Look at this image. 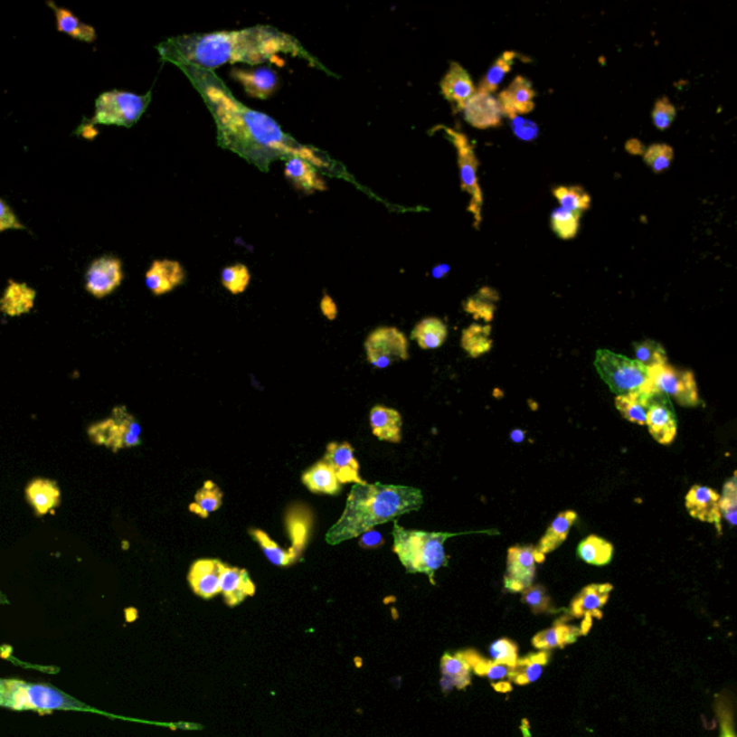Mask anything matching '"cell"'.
<instances>
[{
  "instance_id": "cell-1",
  "label": "cell",
  "mask_w": 737,
  "mask_h": 737,
  "mask_svg": "<svg viewBox=\"0 0 737 737\" xmlns=\"http://www.w3.org/2000/svg\"><path fill=\"white\" fill-rule=\"evenodd\" d=\"M180 70L191 80L211 111L221 147L235 153L262 172H269L277 160L286 162L289 157H301L316 167L330 166V160L316 148L301 145L282 130L274 118L241 103L213 71L194 67Z\"/></svg>"
},
{
  "instance_id": "cell-2",
  "label": "cell",
  "mask_w": 737,
  "mask_h": 737,
  "mask_svg": "<svg viewBox=\"0 0 737 737\" xmlns=\"http://www.w3.org/2000/svg\"><path fill=\"white\" fill-rule=\"evenodd\" d=\"M162 61L177 67L213 71L228 64L257 67L264 62L284 65L281 57L291 55L311 60L296 36L269 25H255L240 31L191 33L169 38L156 46Z\"/></svg>"
},
{
  "instance_id": "cell-3",
  "label": "cell",
  "mask_w": 737,
  "mask_h": 737,
  "mask_svg": "<svg viewBox=\"0 0 737 737\" xmlns=\"http://www.w3.org/2000/svg\"><path fill=\"white\" fill-rule=\"evenodd\" d=\"M422 505L423 496L420 488L381 483L353 484L346 507L340 519L328 530L326 542L339 544L364 536L379 524L417 512Z\"/></svg>"
},
{
  "instance_id": "cell-4",
  "label": "cell",
  "mask_w": 737,
  "mask_h": 737,
  "mask_svg": "<svg viewBox=\"0 0 737 737\" xmlns=\"http://www.w3.org/2000/svg\"><path fill=\"white\" fill-rule=\"evenodd\" d=\"M393 552L408 573H423L435 583L438 569L449 566V556L445 553V542L457 536L452 533L423 532L408 530L393 524Z\"/></svg>"
},
{
  "instance_id": "cell-5",
  "label": "cell",
  "mask_w": 737,
  "mask_h": 737,
  "mask_svg": "<svg viewBox=\"0 0 737 737\" xmlns=\"http://www.w3.org/2000/svg\"><path fill=\"white\" fill-rule=\"evenodd\" d=\"M0 705L14 710H36L41 714L55 710H89L58 688L22 680H0Z\"/></svg>"
},
{
  "instance_id": "cell-6",
  "label": "cell",
  "mask_w": 737,
  "mask_h": 737,
  "mask_svg": "<svg viewBox=\"0 0 737 737\" xmlns=\"http://www.w3.org/2000/svg\"><path fill=\"white\" fill-rule=\"evenodd\" d=\"M595 367L610 391L617 396L656 395L649 369L637 360L600 349L595 354Z\"/></svg>"
},
{
  "instance_id": "cell-7",
  "label": "cell",
  "mask_w": 737,
  "mask_h": 737,
  "mask_svg": "<svg viewBox=\"0 0 737 737\" xmlns=\"http://www.w3.org/2000/svg\"><path fill=\"white\" fill-rule=\"evenodd\" d=\"M152 101V92L138 96L136 92L111 90L96 99V109L91 120L80 126V130L94 126H116L130 128L140 120Z\"/></svg>"
},
{
  "instance_id": "cell-8",
  "label": "cell",
  "mask_w": 737,
  "mask_h": 737,
  "mask_svg": "<svg viewBox=\"0 0 737 737\" xmlns=\"http://www.w3.org/2000/svg\"><path fill=\"white\" fill-rule=\"evenodd\" d=\"M89 437L94 444L117 452L141 444V427L126 406H116L107 420L92 423Z\"/></svg>"
},
{
  "instance_id": "cell-9",
  "label": "cell",
  "mask_w": 737,
  "mask_h": 737,
  "mask_svg": "<svg viewBox=\"0 0 737 737\" xmlns=\"http://www.w3.org/2000/svg\"><path fill=\"white\" fill-rule=\"evenodd\" d=\"M449 136L454 147L457 150V159H458L459 177H461V189L469 194L468 211L473 213L474 226L476 230L480 228L481 211H483L484 196L478 180V159H477L476 150L471 145L468 136L456 128H442Z\"/></svg>"
},
{
  "instance_id": "cell-10",
  "label": "cell",
  "mask_w": 737,
  "mask_h": 737,
  "mask_svg": "<svg viewBox=\"0 0 737 737\" xmlns=\"http://www.w3.org/2000/svg\"><path fill=\"white\" fill-rule=\"evenodd\" d=\"M649 374L657 393L668 396L678 405L685 408L702 405L699 389L692 371L676 369L667 364L649 369Z\"/></svg>"
},
{
  "instance_id": "cell-11",
  "label": "cell",
  "mask_w": 737,
  "mask_h": 737,
  "mask_svg": "<svg viewBox=\"0 0 737 737\" xmlns=\"http://www.w3.org/2000/svg\"><path fill=\"white\" fill-rule=\"evenodd\" d=\"M367 360L372 366L385 369L391 364L410 359V342L396 327H379L364 342Z\"/></svg>"
},
{
  "instance_id": "cell-12",
  "label": "cell",
  "mask_w": 737,
  "mask_h": 737,
  "mask_svg": "<svg viewBox=\"0 0 737 737\" xmlns=\"http://www.w3.org/2000/svg\"><path fill=\"white\" fill-rule=\"evenodd\" d=\"M546 561V556L536 546H512L507 552V569L505 588L508 592L522 593L533 585L537 564Z\"/></svg>"
},
{
  "instance_id": "cell-13",
  "label": "cell",
  "mask_w": 737,
  "mask_h": 737,
  "mask_svg": "<svg viewBox=\"0 0 737 737\" xmlns=\"http://www.w3.org/2000/svg\"><path fill=\"white\" fill-rule=\"evenodd\" d=\"M123 264L114 255L96 258L85 272V289L96 298H104L123 282Z\"/></svg>"
},
{
  "instance_id": "cell-14",
  "label": "cell",
  "mask_w": 737,
  "mask_h": 737,
  "mask_svg": "<svg viewBox=\"0 0 737 737\" xmlns=\"http://www.w3.org/2000/svg\"><path fill=\"white\" fill-rule=\"evenodd\" d=\"M231 77L240 82L248 96L252 99H271L279 90V77L277 71L265 65L233 68L231 71Z\"/></svg>"
},
{
  "instance_id": "cell-15",
  "label": "cell",
  "mask_w": 737,
  "mask_h": 737,
  "mask_svg": "<svg viewBox=\"0 0 737 737\" xmlns=\"http://www.w3.org/2000/svg\"><path fill=\"white\" fill-rule=\"evenodd\" d=\"M646 425L649 434L658 444H673L677 437V418L670 401L661 393H656L649 401Z\"/></svg>"
},
{
  "instance_id": "cell-16",
  "label": "cell",
  "mask_w": 737,
  "mask_h": 737,
  "mask_svg": "<svg viewBox=\"0 0 737 737\" xmlns=\"http://www.w3.org/2000/svg\"><path fill=\"white\" fill-rule=\"evenodd\" d=\"M614 586L610 583H592L583 588L572 600L569 608L571 618H583L592 624L593 618H602V609L609 600Z\"/></svg>"
},
{
  "instance_id": "cell-17",
  "label": "cell",
  "mask_w": 737,
  "mask_h": 737,
  "mask_svg": "<svg viewBox=\"0 0 737 737\" xmlns=\"http://www.w3.org/2000/svg\"><path fill=\"white\" fill-rule=\"evenodd\" d=\"M720 494L705 486H693L685 496L688 515L700 522L712 523L722 534V515L719 510Z\"/></svg>"
},
{
  "instance_id": "cell-18",
  "label": "cell",
  "mask_w": 737,
  "mask_h": 737,
  "mask_svg": "<svg viewBox=\"0 0 737 737\" xmlns=\"http://www.w3.org/2000/svg\"><path fill=\"white\" fill-rule=\"evenodd\" d=\"M462 113L467 123L480 130L500 128L505 117L500 101L491 94H474L462 109Z\"/></svg>"
},
{
  "instance_id": "cell-19",
  "label": "cell",
  "mask_w": 737,
  "mask_h": 737,
  "mask_svg": "<svg viewBox=\"0 0 737 737\" xmlns=\"http://www.w3.org/2000/svg\"><path fill=\"white\" fill-rule=\"evenodd\" d=\"M439 87H441L442 96L456 107V111H462V109L476 94L473 80L469 77L466 68L458 62L449 64L447 74L439 82Z\"/></svg>"
},
{
  "instance_id": "cell-20",
  "label": "cell",
  "mask_w": 737,
  "mask_h": 737,
  "mask_svg": "<svg viewBox=\"0 0 737 737\" xmlns=\"http://www.w3.org/2000/svg\"><path fill=\"white\" fill-rule=\"evenodd\" d=\"M219 590L228 607H238L247 598L254 597L257 588L247 569L232 568L222 563Z\"/></svg>"
},
{
  "instance_id": "cell-21",
  "label": "cell",
  "mask_w": 737,
  "mask_h": 737,
  "mask_svg": "<svg viewBox=\"0 0 737 737\" xmlns=\"http://www.w3.org/2000/svg\"><path fill=\"white\" fill-rule=\"evenodd\" d=\"M326 462L332 467L337 480L342 484H364L366 481L360 477L359 462L354 457V449L349 442H330L326 449Z\"/></svg>"
},
{
  "instance_id": "cell-22",
  "label": "cell",
  "mask_w": 737,
  "mask_h": 737,
  "mask_svg": "<svg viewBox=\"0 0 737 737\" xmlns=\"http://www.w3.org/2000/svg\"><path fill=\"white\" fill-rule=\"evenodd\" d=\"M534 97L536 91L533 89L532 81L529 78L519 75L505 91L500 92L498 101L505 116H524L534 109Z\"/></svg>"
},
{
  "instance_id": "cell-23",
  "label": "cell",
  "mask_w": 737,
  "mask_h": 737,
  "mask_svg": "<svg viewBox=\"0 0 737 737\" xmlns=\"http://www.w3.org/2000/svg\"><path fill=\"white\" fill-rule=\"evenodd\" d=\"M221 568L222 562L218 559H199L189 569L187 581L199 598L211 600L221 593Z\"/></svg>"
},
{
  "instance_id": "cell-24",
  "label": "cell",
  "mask_w": 737,
  "mask_h": 737,
  "mask_svg": "<svg viewBox=\"0 0 737 737\" xmlns=\"http://www.w3.org/2000/svg\"><path fill=\"white\" fill-rule=\"evenodd\" d=\"M184 277L186 274L180 262L172 261V260H157L146 272L145 281L147 288L155 296H163L182 286Z\"/></svg>"
},
{
  "instance_id": "cell-25",
  "label": "cell",
  "mask_w": 737,
  "mask_h": 737,
  "mask_svg": "<svg viewBox=\"0 0 737 737\" xmlns=\"http://www.w3.org/2000/svg\"><path fill=\"white\" fill-rule=\"evenodd\" d=\"M284 174L293 186L304 194H310L327 189L325 180L321 179L318 175L317 167L301 157L287 159L284 165Z\"/></svg>"
},
{
  "instance_id": "cell-26",
  "label": "cell",
  "mask_w": 737,
  "mask_h": 737,
  "mask_svg": "<svg viewBox=\"0 0 737 737\" xmlns=\"http://www.w3.org/2000/svg\"><path fill=\"white\" fill-rule=\"evenodd\" d=\"M26 500L36 515H45L61 505V490L55 481L35 478L25 490Z\"/></svg>"
},
{
  "instance_id": "cell-27",
  "label": "cell",
  "mask_w": 737,
  "mask_h": 737,
  "mask_svg": "<svg viewBox=\"0 0 737 737\" xmlns=\"http://www.w3.org/2000/svg\"><path fill=\"white\" fill-rule=\"evenodd\" d=\"M582 635H586L582 625L576 627V625H569L564 624L563 621H558L552 628L537 632V634L533 637V646L536 647L540 651L564 648V647L571 646L573 642L578 641L579 637H582Z\"/></svg>"
},
{
  "instance_id": "cell-28",
  "label": "cell",
  "mask_w": 737,
  "mask_h": 737,
  "mask_svg": "<svg viewBox=\"0 0 737 737\" xmlns=\"http://www.w3.org/2000/svg\"><path fill=\"white\" fill-rule=\"evenodd\" d=\"M402 417L388 406H374L371 411V427L374 437L382 441L399 444L402 441Z\"/></svg>"
},
{
  "instance_id": "cell-29",
  "label": "cell",
  "mask_w": 737,
  "mask_h": 737,
  "mask_svg": "<svg viewBox=\"0 0 737 737\" xmlns=\"http://www.w3.org/2000/svg\"><path fill=\"white\" fill-rule=\"evenodd\" d=\"M462 654L466 657V660L468 661L471 671H474L480 677L488 678L497 692L508 693L512 690V683L508 681L510 667H506L503 664L496 663L493 660H486L474 649L462 651Z\"/></svg>"
},
{
  "instance_id": "cell-30",
  "label": "cell",
  "mask_w": 737,
  "mask_h": 737,
  "mask_svg": "<svg viewBox=\"0 0 737 737\" xmlns=\"http://www.w3.org/2000/svg\"><path fill=\"white\" fill-rule=\"evenodd\" d=\"M35 298L36 291L31 288L28 284L11 281L4 296L0 298V310L4 311L5 315L12 316V317L26 315L35 306Z\"/></svg>"
},
{
  "instance_id": "cell-31",
  "label": "cell",
  "mask_w": 737,
  "mask_h": 737,
  "mask_svg": "<svg viewBox=\"0 0 737 737\" xmlns=\"http://www.w3.org/2000/svg\"><path fill=\"white\" fill-rule=\"evenodd\" d=\"M549 660H551L549 651H539V653L529 654V656L519 658L517 663L510 668L508 681L517 685L534 683L543 674L544 667H546Z\"/></svg>"
},
{
  "instance_id": "cell-32",
  "label": "cell",
  "mask_w": 737,
  "mask_h": 737,
  "mask_svg": "<svg viewBox=\"0 0 737 737\" xmlns=\"http://www.w3.org/2000/svg\"><path fill=\"white\" fill-rule=\"evenodd\" d=\"M576 520H578V513L573 512V510L559 513L556 519L551 523V526L544 533V536L537 543V551L544 554V556L556 551L568 539L569 532H571L572 526L575 524Z\"/></svg>"
},
{
  "instance_id": "cell-33",
  "label": "cell",
  "mask_w": 737,
  "mask_h": 737,
  "mask_svg": "<svg viewBox=\"0 0 737 737\" xmlns=\"http://www.w3.org/2000/svg\"><path fill=\"white\" fill-rule=\"evenodd\" d=\"M301 480L311 493L335 496L342 491V484L337 480L332 467L328 466L325 459L316 462L315 466L303 474Z\"/></svg>"
},
{
  "instance_id": "cell-34",
  "label": "cell",
  "mask_w": 737,
  "mask_h": 737,
  "mask_svg": "<svg viewBox=\"0 0 737 737\" xmlns=\"http://www.w3.org/2000/svg\"><path fill=\"white\" fill-rule=\"evenodd\" d=\"M46 5L55 14L58 33H65V35L82 41V43H92L96 41V29L92 28L91 25H87L84 22L80 21L72 12L64 9V7L57 6L53 2H46Z\"/></svg>"
},
{
  "instance_id": "cell-35",
  "label": "cell",
  "mask_w": 737,
  "mask_h": 737,
  "mask_svg": "<svg viewBox=\"0 0 737 737\" xmlns=\"http://www.w3.org/2000/svg\"><path fill=\"white\" fill-rule=\"evenodd\" d=\"M447 337H449V328L444 321L437 317L423 318L411 333V339L415 340L418 346L423 350H435L441 347Z\"/></svg>"
},
{
  "instance_id": "cell-36",
  "label": "cell",
  "mask_w": 737,
  "mask_h": 737,
  "mask_svg": "<svg viewBox=\"0 0 737 737\" xmlns=\"http://www.w3.org/2000/svg\"><path fill=\"white\" fill-rule=\"evenodd\" d=\"M442 678L452 687L464 690L471 683V667L462 653L444 654L441 658Z\"/></svg>"
},
{
  "instance_id": "cell-37",
  "label": "cell",
  "mask_w": 737,
  "mask_h": 737,
  "mask_svg": "<svg viewBox=\"0 0 737 737\" xmlns=\"http://www.w3.org/2000/svg\"><path fill=\"white\" fill-rule=\"evenodd\" d=\"M498 298H500V296H498L496 289L491 288V287H483L478 293L469 297L468 300L464 303V310L477 320L490 323L494 318V315H496Z\"/></svg>"
},
{
  "instance_id": "cell-38",
  "label": "cell",
  "mask_w": 737,
  "mask_h": 737,
  "mask_svg": "<svg viewBox=\"0 0 737 737\" xmlns=\"http://www.w3.org/2000/svg\"><path fill=\"white\" fill-rule=\"evenodd\" d=\"M578 556L586 563L605 566L612 561L614 546L602 537L592 534L579 543Z\"/></svg>"
},
{
  "instance_id": "cell-39",
  "label": "cell",
  "mask_w": 737,
  "mask_h": 737,
  "mask_svg": "<svg viewBox=\"0 0 737 737\" xmlns=\"http://www.w3.org/2000/svg\"><path fill=\"white\" fill-rule=\"evenodd\" d=\"M515 58H517V53L513 52V51H506V52L501 53L500 57L494 61V64L487 71V74L484 75L478 89L476 90V94H491L493 96V92L497 91L498 85L505 80L506 75L512 71Z\"/></svg>"
},
{
  "instance_id": "cell-40",
  "label": "cell",
  "mask_w": 737,
  "mask_h": 737,
  "mask_svg": "<svg viewBox=\"0 0 737 737\" xmlns=\"http://www.w3.org/2000/svg\"><path fill=\"white\" fill-rule=\"evenodd\" d=\"M462 349L468 353V356L478 357L484 353L490 352L493 347L491 340L490 325H471L464 330L461 337Z\"/></svg>"
},
{
  "instance_id": "cell-41",
  "label": "cell",
  "mask_w": 737,
  "mask_h": 737,
  "mask_svg": "<svg viewBox=\"0 0 737 737\" xmlns=\"http://www.w3.org/2000/svg\"><path fill=\"white\" fill-rule=\"evenodd\" d=\"M654 395H627L617 396L615 406L618 412L621 413L625 420L637 425H646L647 412H648L649 401Z\"/></svg>"
},
{
  "instance_id": "cell-42",
  "label": "cell",
  "mask_w": 737,
  "mask_h": 737,
  "mask_svg": "<svg viewBox=\"0 0 737 737\" xmlns=\"http://www.w3.org/2000/svg\"><path fill=\"white\" fill-rule=\"evenodd\" d=\"M222 500L223 494L221 488L215 483L206 481L203 487L194 496V501L189 506V510L205 519L222 506Z\"/></svg>"
},
{
  "instance_id": "cell-43",
  "label": "cell",
  "mask_w": 737,
  "mask_h": 737,
  "mask_svg": "<svg viewBox=\"0 0 737 737\" xmlns=\"http://www.w3.org/2000/svg\"><path fill=\"white\" fill-rule=\"evenodd\" d=\"M632 347H634V360L647 369L668 364L667 352L661 343L654 342V340H642V342L634 343Z\"/></svg>"
},
{
  "instance_id": "cell-44",
  "label": "cell",
  "mask_w": 737,
  "mask_h": 737,
  "mask_svg": "<svg viewBox=\"0 0 737 737\" xmlns=\"http://www.w3.org/2000/svg\"><path fill=\"white\" fill-rule=\"evenodd\" d=\"M553 196L558 199L561 208L566 211H588L591 206V196L582 186H558L553 189Z\"/></svg>"
},
{
  "instance_id": "cell-45",
  "label": "cell",
  "mask_w": 737,
  "mask_h": 737,
  "mask_svg": "<svg viewBox=\"0 0 737 737\" xmlns=\"http://www.w3.org/2000/svg\"><path fill=\"white\" fill-rule=\"evenodd\" d=\"M250 534L261 547L265 558L269 559L272 564H276V566H291V564L296 563V559L288 553V551L281 549L264 530L250 529Z\"/></svg>"
},
{
  "instance_id": "cell-46",
  "label": "cell",
  "mask_w": 737,
  "mask_h": 737,
  "mask_svg": "<svg viewBox=\"0 0 737 737\" xmlns=\"http://www.w3.org/2000/svg\"><path fill=\"white\" fill-rule=\"evenodd\" d=\"M581 212L566 211L563 208L554 209L552 212V230L562 240H573L578 235L579 223H581Z\"/></svg>"
},
{
  "instance_id": "cell-47",
  "label": "cell",
  "mask_w": 737,
  "mask_h": 737,
  "mask_svg": "<svg viewBox=\"0 0 737 737\" xmlns=\"http://www.w3.org/2000/svg\"><path fill=\"white\" fill-rule=\"evenodd\" d=\"M221 282L230 293L242 294L250 286V269L244 264L230 265L221 272Z\"/></svg>"
},
{
  "instance_id": "cell-48",
  "label": "cell",
  "mask_w": 737,
  "mask_h": 737,
  "mask_svg": "<svg viewBox=\"0 0 737 737\" xmlns=\"http://www.w3.org/2000/svg\"><path fill=\"white\" fill-rule=\"evenodd\" d=\"M719 510L722 520L729 522L732 527L737 524V478L736 474L723 486V494L719 498Z\"/></svg>"
},
{
  "instance_id": "cell-49",
  "label": "cell",
  "mask_w": 737,
  "mask_h": 737,
  "mask_svg": "<svg viewBox=\"0 0 737 737\" xmlns=\"http://www.w3.org/2000/svg\"><path fill=\"white\" fill-rule=\"evenodd\" d=\"M674 160V150L671 146L663 145H651L646 148L644 152V162L653 169L654 174H663L666 170L670 169L671 162Z\"/></svg>"
},
{
  "instance_id": "cell-50",
  "label": "cell",
  "mask_w": 737,
  "mask_h": 737,
  "mask_svg": "<svg viewBox=\"0 0 737 737\" xmlns=\"http://www.w3.org/2000/svg\"><path fill=\"white\" fill-rule=\"evenodd\" d=\"M523 602L533 610V614H547L553 612V602H552L546 588L542 585H532L522 592Z\"/></svg>"
},
{
  "instance_id": "cell-51",
  "label": "cell",
  "mask_w": 737,
  "mask_h": 737,
  "mask_svg": "<svg viewBox=\"0 0 737 737\" xmlns=\"http://www.w3.org/2000/svg\"><path fill=\"white\" fill-rule=\"evenodd\" d=\"M491 660L512 668L519 660V647L512 639L501 638L490 646Z\"/></svg>"
},
{
  "instance_id": "cell-52",
  "label": "cell",
  "mask_w": 737,
  "mask_h": 737,
  "mask_svg": "<svg viewBox=\"0 0 737 737\" xmlns=\"http://www.w3.org/2000/svg\"><path fill=\"white\" fill-rule=\"evenodd\" d=\"M676 117H677V109L668 97H661L657 99L653 109V123L658 130H667L676 120Z\"/></svg>"
},
{
  "instance_id": "cell-53",
  "label": "cell",
  "mask_w": 737,
  "mask_h": 737,
  "mask_svg": "<svg viewBox=\"0 0 737 737\" xmlns=\"http://www.w3.org/2000/svg\"><path fill=\"white\" fill-rule=\"evenodd\" d=\"M508 118H510V124H512V130L515 137L524 141H533L539 137V124L532 120H526L522 116H512L508 117Z\"/></svg>"
},
{
  "instance_id": "cell-54",
  "label": "cell",
  "mask_w": 737,
  "mask_h": 737,
  "mask_svg": "<svg viewBox=\"0 0 737 737\" xmlns=\"http://www.w3.org/2000/svg\"><path fill=\"white\" fill-rule=\"evenodd\" d=\"M25 231V225L19 222L18 216L14 209L7 205L4 199L0 198V232L5 231Z\"/></svg>"
},
{
  "instance_id": "cell-55",
  "label": "cell",
  "mask_w": 737,
  "mask_h": 737,
  "mask_svg": "<svg viewBox=\"0 0 737 737\" xmlns=\"http://www.w3.org/2000/svg\"><path fill=\"white\" fill-rule=\"evenodd\" d=\"M722 717V734L720 737H736L733 732V723H732L731 714L729 713H723V714H720Z\"/></svg>"
},
{
  "instance_id": "cell-56",
  "label": "cell",
  "mask_w": 737,
  "mask_h": 737,
  "mask_svg": "<svg viewBox=\"0 0 737 737\" xmlns=\"http://www.w3.org/2000/svg\"><path fill=\"white\" fill-rule=\"evenodd\" d=\"M627 150H628L629 153H634V155H639V153H642V155H644V152H646V148H644V146H642L641 143H639V141L637 140V138L628 141V145H627Z\"/></svg>"
},
{
  "instance_id": "cell-57",
  "label": "cell",
  "mask_w": 737,
  "mask_h": 737,
  "mask_svg": "<svg viewBox=\"0 0 737 737\" xmlns=\"http://www.w3.org/2000/svg\"><path fill=\"white\" fill-rule=\"evenodd\" d=\"M449 272V267L447 264H439L432 269V277L434 279H444Z\"/></svg>"
},
{
  "instance_id": "cell-58",
  "label": "cell",
  "mask_w": 737,
  "mask_h": 737,
  "mask_svg": "<svg viewBox=\"0 0 737 737\" xmlns=\"http://www.w3.org/2000/svg\"><path fill=\"white\" fill-rule=\"evenodd\" d=\"M512 438V441L515 442V444H520V442L524 441V438H526V430H515L510 435Z\"/></svg>"
}]
</instances>
